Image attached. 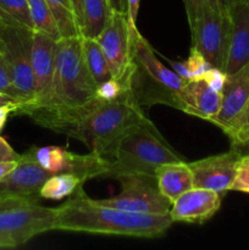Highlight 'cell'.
Listing matches in <instances>:
<instances>
[{"label":"cell","mask_w":249,"mask_h":250,"mask_svg":"<svg viewBox=\"0 0 249 250\" xmlns=\"http://www.w3.org/2000/svg\"><path fill=\"white\" fill-rule=\"evenodd\" d=\"M172 224L170 214H142L103 205L81 187L55 209L53 231L158 238Z\"/></svg>","instance_id":"6da1fadb"},{"label":"cell","mask_w":249,"mask_h":250,"mask_svg":"<svg viewBox=\"0 0 249 250\" xmlns=\"http://www.w3.org/2000/svg\"><path fill=\"white\" fill-rule=\"evenodd\" d=\"M102 155L107 161L105 177L116 180L129 175L155 176L163 164L183 161L148 117L127 129Z\"/></svg>","instance_id":"7a4b0ae2"},{"label":"cell","mask_w":249,"mask_h":250,"mask_svg":"<svg viewBox=\"0 0 249 250\" xmlns=\"http://www.w3.org/2000/svg\"><path fill=\"white\" fill-rule=\"evenodd\" d=\"M186 81L158 60L148 42L133 28L129 90L142 109L164 104L181 110V89Z\"/></svg>","instance_id":"3957f363"},{"label":"cell","mask_w":249,"mask_h":250,"mask_svg":"<svg viewBox=\"0 0 249 250\" xmlns=\"http://www.w3.org/2000/svg\"><path fill=\"white\" fill-rule=\"evenodd\" d=\"M97 98V85L85 65L82 36L61 37L56 42L55 68L50 93L44 104L81 106Z\"/></svg>","instance_id":"277c9868"},{"label":"cell","mask_w":249,"mask_h":250,"mask_svg":"<svg viewBox=\"0 0 249 250\" xmlns=\"http://www.w3.org/2000/svg\"><path fill=\"white\" fill-rule=\"evenodd\" d=\"M146 115L131 94L104 102L98 99L83 116L76 138L97 154H104L114 142Z\"/></svg>","instance_id":"5b68a950"},{"label":"cell","mask_w":249,"mask_h":250,"mask_svg":"<svg viewBox=\"0 0 249 250\" xmlns=\"http://www.w3.org/2000/svg\"><path fill=\"white\" fill-rule=\"evenodd\" d=\"M55 209L38 199L0 198V248H17L36 236L53 231Z\"/></svg>","instance_id":"8992f818"},{"label":"cell","mask_w":249,"mask_h":250,"mask_svg":"<svg viewBox=\"0 0 249 250\" xmlns=\"http://www.w3.org/2000/svg\"><path fill=\"white\" fill-rule=\"evenodd\" d=\"M234 0H208L190 27L193 46L214 67L225 71L231 37Z\"/></svg>","instance_id":"52a82bcc"},{"label":"cell","mask_w":249,"mask_h":250,"mask_svg":"<svg viewBox=\"0 0 249 250\" xmlns=\"http://www.w3.org/2000/svg\"><path fill=\"white\" fill-rule=\"evenodd\" d=\"M32 37V29L0 22V38L4 46L2 56L9 68L12 84L23 103L34 99Z\"/></svg>","instance_id":"ba28073f"},{"label":"cell","mask_w":249,"mask_h":250,"mask_svg":"<svg viewBox=\"0 0 249 250\" xmlns=\"http://www.w3.org/2000/svg\"><path fill=\"white\" fill-rule=\"evenodd\" d=\"M210 122L220 127L229 141L249 127V62L232 75H227L221 106Z\"/></svg>","instance_id":"9c48e42d"},{"label":"cell","mask_w":249,"mask_h":250,"mask_svg":"<svg viewBox=\"0 0 249 250\" xmlns=\"http://www.w3.org/2000/svg\"><path fill=\"white\" fill-rule=\"evenodd\" d=\"M121 193L107 199L97 200L107 207L142 214H168L171 203L158 188L155 176L129 175L119 178Z\"/></svg>","instance_id":"30bf717a"},{"label":"cell","mask_w":249,"mask_h":250,"mask_svg":"<svg viewBox=\"0 0 249 250\" xmlns=\"http://www.w3.org/2000/svg\"><path fill=\"white\" fill-rule=\"evenodd\" d=\"M133 28L124 12L112 11L105 28L97 37L109 63L112 78L129 84L133 51Z\"/></svg>","instance_id":"8fae6325"},{"label":"cell","mask_w":249,"mask_h":250,"mask_svg":"<svg viewBox=\"0 0 249 250\" xmlns=\"http://www.w3.org/2000/svg\"><path fill=\"white\" fill-rule=\"evenodd\" d=\"M241 156V154L231 149L227 153L188 163L193 173L194 187L214 190L220 194L231 190Z\"/></svg>","instance_id":"7c38bea8"},{"label":"cell","mask_w":249,"mask_h":250,"mask_svg":"<svg viewBox=\"0 0 249 250\" xmlns=\"http://www.w3.org/2000/svg\"><path fill=\"white\" fill-rule=\"evenodd\" d=\"M53 173L37 163L32 148L20 156L17 166L0 181V198L39 199L41 189Z\"/></svg>","instance_id":"4fadbf2b"},{"label":"cell","mask_w":249,"mask_h":250,"mask_svg":"<svg viewBox=\"0 0 249 250\" xmlns=\"http://www.w3.org/2000/svg\"><path fill=\"white\" fill-rule=\"evenodd\" d=\"M221 207V194L204 188H190L171 204L170 216L173 222L204 224Z\"/></svg>","instance_id":"5bb4252c"},{"label":"cell","mask_w":249,"mask_h":250,"mask_svg":"<svg viewBox=\"0 0 249 250\" xmlns=\"http://www.w3.org/2000/svg\"><path fill=\"white\" fill-rule=\"evenodd\" d=\"M58 39L42 32L33 31L32 37V72L34 82V99L43 102L50 93L55 68V51Z\"/></svg>","instance_id":"9a60e30c"},{"label":"cell","mask_w":249,"mask_h":250,"mask_svg":"<svg viewBox=\"0 0 249 250\" xmlns=\"http://www.w3.org/2000/svg\"><path fill=\"white\" fill-rule=\"evenodd\" d=\"M231 15V37L225 66L226 75H232L249 62V0H234Z\"/></svg>","instance_id":"2e32d148"},{"label":"cell","mask_w":249,"mask_h":250,"mask_svg":"<svg viewBox=\"0 0 249 250\" xmlns=\"http://www.w3.org/2000/svg\"><path fill=\"white\" fill-rule=\"evenodd\" d=\"M180 98L183 112L210 122L219 112L222 93L210 87L204 80H192L186 81Z\"/></svg>","instance_id":"e0dca14e"},{"label":"cell","mask_w":249,"mask_h":250,"mask_svg":"<svg viewBox=\"0 0 249 250\" xmlns=\"http://www.w3.org/2000/svg\"><path fill=\"white\" fill-rule=\"evenodd\" d=\"M156 183L161 194L172 204L181 194L194 187L189 164L185 161L166 163L155 171Z\"/></svg>","instance_id":"ac0fdd59"},{"label":"cell","mask_w":249,"mask_h":250,"mask_svg":"<svg viewBox=\"0 0 249 250\" xmlns=\"http://www.w3.org/2000/svg\"><path fill=\"white\" fill-rule=\"evenodd\" d=\"M112 11L109 0H83L81 36L97 38L109 22Z\"/></svg>","instance_id":"d6986e66"},{"label":"cell","mask_w":249,"mask_h":250,"mask_svg":"<svg viewBox=\"0 0 249 250\" xmlns=\"http://www.w3.org/2000/svg\"><path fill=\"white\" fill-rule=\"evenodd\" d=\"M82 49L85 65L95 85L98 87L105 81L110 80L112 77L111 71H110L106 58L103 53L102 46L98 43L97 39L82 37Z\"/></svg>","instance_id":"ffe728a7"},{"label":"cell","mask_w":249,"mask_h":250,"mask_svg":"<svg viewBox=\"0 0 249 250\" xmlns=\"http://www.w3.org/2000/svg\"><path fill=\"white\" fill-rule=\"evenodd\" d=\"M37 163L53 175L70 172L75 153L61 146H33L32 148Z\"/></svg>","instance_id":"44dd1931"},{"label":"cell","mask_w":249,"mask_h":250,"mask_svg":"<svg viewBox=\"0 0 249 250\" xmlns=\"http://www.w3.org/2000/svg\"><path fill=\"white\" fill-rule=\"evenodd\" d=\"M84 182L78 176L71 172L55 173L46 180L41 189V198L50 200H61L71 197Z\"/></svg>","instance_id":"7402d4cb"},{"label":"cell","mask_w":249,"mask_h":250,"mask_svg":"<svg viewBox=\"0 0 249 250\" xmlns=\"http://www.w3.org/2000/svg\"><path fill=\"white\" fill-rule=\"evenodd\" d=\"M58 24L60 37L81 36L75 10L71 0H45Z\"/></svg>","instance_id":"603a6c76"},{"label":"cell","mask_w":249,"mask_h":250,"mask_svg":"<svg viewBox=\"0 0 249 250\" xmlns=\"http://www.w3.org/2000/svg\"><path fill=\"white\" fill-rule=\"evenodd\" d=\"M171 68L183 78L185 81L202 80L209 68L212 67L211 63L204 58L202 53L195 46L192 45L189 50V55L185 61H168Z\"/></svg>","instance_id":"cb8c5ba5"},{"label":"cell","mask_w":249,"mask_h":250,"mask_svg":"<svg viewBox=\"0 0 249 250\" xmlns=\"http://www.w3.org/2000/svg\"><path fill=\"white\" fill-rule=\"evenodd\" d=\"M27 1H28L33 31L45 33L55 39L61 38L58 24L48 2L45 0H27Z\"/></svg>","instance_id":"d4e9b609"},{"label":"cell","mask_w":249,"mask_h":250,"mask_svg":"<svg viewBox=\"0 0 249 250\" xmlns=\"http://www.w3.org/2000/svg\"><path fill=\"white\" fill-rule=\"evenodd\" d=\"M0 22L33 31L27 0H0Z\"/></svg>","instance_id":"484cf974"},{"label":"cell","mask_w":249,"mask_h":250,"mask_svg":"<svg viewBox=\"0 0 249 250\" xmlns=\"http://www.w3.org/2000/svg\"><path fill=\"white\" fill-rule=\"evenodd\" d=\"M231 190L249 193V154L242 155L239 159L236 180L232 185Z\"/></svg>","instance_id":"4316f807"},{"label":"cell","mask_w":249,"mask_h":250,"mask_svg":"<svg viewBox=\"0 0 249 250\" xmlns=\"http://www.w3.org/2000/svg\"><path fill=\"white\" fill-rule=\"evenodd\" d=\"M0 93H5V94L10 95V97L20 100L23 104V102L20 99L19 93L16 92L14 84H12L11 76H10L9 68H7V65L2 55H0Z\"/></svg>","instance_id":"83f0119b"},{"label":"cell","mask_w":249,"mask_h":250,"mask_svg":"<svg viewBox=\"0 0 249 250\" xmlns=\"http://www.w3.org/2000/svg\"><path fill=\"white\" fill-rule=\"evenodd\" d=\"M226 78L227 75L225 71H222L221 68H217L212 66L211 68H209V70L205 72V75L203 76L202 80H204L205 82H207L210 87L214 88L215 90L222 93L225 82H226Z\"/></svg>","instance_id":"f1b7e54d"},{"label":"cell","mask_w":249,"mask_h":250,"mask_svg":"<svg viewBox=\"0 0 249 250\" xmlns=\"http://www.w3.org/2000/svg\"><path fill=\"white\" fill-rule=\"evenodd\" d=\"M231 149L236 150L241 155H247L249 154V127L239 134L237 138L231 141Z\"/></svg>","instance_id":"f546056e"},{"label":"cell","mask_w":249,"mask_h":250,"mask_svg":"<svg viewBox=\"0 0 249 250\" xmlns=\"http://www.w3.org/2000/svg\"><path fill=\"white\" fill-rule=\"evenodd\" d=\"M208 0H183V5H185L186 12H187V19L189 22V26H192L194 22L197 14L199 10L205 5Z\"/></svg>","instance_id":"4dcf8cb0"},{"label":"cell","mask_w":249,"mask_h":250,"mask_svg":"<svg viewBox=\"0 0 249 250\" xmlns=\"http://www.w3.org/2000/svg\"><path fill=\"white\" fill-rule=\"evenodd\" d=\"M20 156L21 155L17 154L2 137H0V161L19 160Z\"/></svg>","instance_id":"1f68e13d"},{"label":"cell","mask_w":249,"mask_h":250,"mask_svg":"<svg viewBox=\"0 0 249 250\" xmlns=\"http://www.w3.org/2000/svg\"><path fill=\"white\" fill-rule=\"evenodd\" d=\"M141 0H127V21L132 27H137V16L139 11Z\"/></svg>","instance_id":"d6a6232c"},{"label":"cell","mask_w":249,"mask_h":250,"mask_svg":"<svg viewBox=\"0 0 249 250\" xmlns=\"http://www.w3.org/2000/svg\"><path fill=\"white\" fill-rule=\"evenodd\" d=\"M21 104H10V105H4V106H0V132L4 128L5 124H6L7 119H9L10 115L12 112H16V110L19 109V106Z\"/></svg>","instance_id":"836d02e7"},{"label":"cell","mask_w":249,"mask_h":250,"mask_svg":"<svg viewBox=\"0 0 249 250\" xmlns=\"http://www.w3.org/2000/svg\"><path fill=\"white\" fill-rule=\"evenodd\" d=\"M17 163H19V160L0 161V181L4 180V178L16 167Z\"/></svg>","instance_id":"e575fe53"},{"label":"cell","mask_w":249,"mask_h":250,"mask_svg":"<svg viewBox=\"0 0 249 250\" xmlns=\"http://www.w3.org/2000/svg\"><path fill=\"white\" fill-rule=\"evenodd\" d=\"M73 5V10H75L76 19H77L78 27L81 29V23H82V11H83V0H71Z\"/></svg>","instance_id":"d590c367"},{"label":"cell","mask_w":249,"mask_h":250,"mask_svg":"<svg viewBox=\"0 0 249 250\" xmlns=\"http://www.w3.org/2000/svg\"><path fill=\"white\" fill-rule=\"evenodd\" d=\"M114 11L124 12L127 11V0H109Z\"/></svg>","instance_id":"8d00e7d4"},{"label":"cell","mask_w":249,"mask_h":250,"mask_svg":"<svg viewBox=\"0 0 249 250\" xmlns=\"http://www.w3.org/2000/svg\"><path fill=\"white\" fill-rule=\"evenodd\" d=\"M10 104H22V103L20 100L15 99V98L10 97V95L5 94V93H0V106Z\"/></svg>","instance_id":"74e56055"},{"label":"cell","mask_w":249,"mask_h":250,"mask_svg":"<svg viewBox=\"0 0 249 250\" xmlns=\"http://www.w3.org/2000/svg\"><path fill=\"white\" fill-rule=\"evenodd\" d=\"M2 50H4V46H2L1 38H0V55H2Z\"/></svg>","instance_id":"f35d334b"}]
</instances>
